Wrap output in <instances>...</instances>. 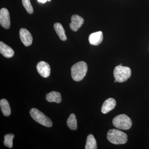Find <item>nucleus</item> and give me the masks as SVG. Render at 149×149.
Here are the masks:
<instances>
[{"label":"nucleus","mask_w":149,"mask_h":149,"mask_svg":"<svg viewBox=\"0 0 149 149\" xmlns=\"http://www.w3.org/2000/svg\"><path fill=\"white\" fill-rule=\"evenodd\" d=\"M88 65L85 62H78L72 65L71 68V76L76 82L83 80L88 71Z\"/></svg>","instance_id":"nucleus-1"},{"label":"nucleus","mask_w":149,"mask_h":149,"mask_svg":"<svg viewBox=\"0 0 149 149\" xmlns=\"http://www.w3.org/2000/svg\"><path fill=\"white\" fill-rule=\"evenodd\" d=\"M107 138L110 143L115 145L125 144L128 140V136L125 133L115 129L109 130Z\"/></svg>","instance_id":"nucleus-2"},{"label":"nucleus","mask_w":149,"mask_h":149,"mask_svg":"<svg viewBox=\"0 0 149 149\" xmlns=\"http://www.w3.org/2000/svg\"><path fill=\"white\" fill-rule=\"evenodd\" d=\"M131 75V69L128 67L118 65L115 68L113 76L115 79L119 83L125 82L130 78Z\"/></svg>","instance_id":"nucleus-3"},{"label":"nucleus","mask_w":149,"mask_h":149,"mask_svg":"<svg viewBox=\"0 0 149 149\" xmlns=\"http://www.w3.org/2000/svg\"><path fill=\"white\" fill-rule=\"evenodd\" d=\"M30 116L36 122L47 127L52 126L51 119L41 111L36 108H32L29 111Z\"/></svg>","instance_id":"nucleus-4"},{"label":"nucleus","mask_w":149,"mask_h":149,"mask_svg":"<svg viewBox=\"0 0 149 149\" xmlns=\"http://www.w3.org/2000/svg\"><path fill=\"white\" fill-rule=\"evenodd\" d=\"M112 123L116 128L127 130L132 126V120L126 115L122 114L117 116L113 120Z\"/></svg>","instance_id":"nucleus-5"},{"label":"nucleus","mask_w":149,"mask_h":149,"mask_svg":"<svg viewBox=\"0 0 149 149\" xmlns=\"http://www.w3.org/2000/svg\"><path fill=\"white\" fill-rule=\"evenodd\" d=\"M0 24L5 29H8L10 27V16L7 9L2 8L0 10Z\"/></svg>","instance_id":"nucleus-6"},{"label":"nucleus","mask_w":149,"mask_h":149,"mask_svg":"<svg viewBox=\"0 0 149 149\" xmlns=\"http://www.w3.org/2000/svg\"><path fill=\"white\" fill-rule=\"evenodd\" d=\"M37 69L38 73L45 78L49 77L50 74V66L46 62L41 61L38 63L37 65Z\"/></svg>","instance_id":"nucleus-7"},{"label":"nucleus","mask_w":149,"mask_h":149,"mask_svg":"<svg viewBox=\"0 0 149 149\" xmlns=\"http://www.w3.org/2000/svg\"><path fill=\"white\" fill-rule=\"evenodd\" d=\"M19 34L21 42L24 46L28 47L32 45L33 38L28 30L25 28H21L19 30Z\"/></svg>","instance_id":"nucleus-8"},{"label":"nucleus","mask_w":149,"mask_h":149,"mask_svg":"<svg viewBox=\"0 0 149 149\" xmlns=\"http://www.w3.org/2000/svg\"><path fill=\"white\" fill-rule=\"evenodd\" d=\"M71 23L70 27L74 32H76L80 29L84 22V19L77 15H73L71 17Z\"/></svg>","instance_id":"nucleus-9"},{"label":"nucleus","mask_w":149,"mask_h":149,"mask_svg":"<svg viewBox=\"0 0 149 149\" xmlns=\"http://www.w3.org/2000/svg\"><path fill=\"white\" fill-rule=\"evenodd\" d=\"M103 40V36L102 31L92 33L89 37V42L93 45H98L102 42Z\"/></svg>","instance_id":"nucleus-10"},{"label":"nucleus","mask_w":149,"mask_h":149,"mask_svg":"<svg viewBox=\"0 0 149 149\" xmlns=\"http://www.w3.org/2000/svg\"><path fill=\"white\" fill-rule=\"evenodd\" d=\"M116 105V101L114 99L110 98L104 102L102 107L101 111L106 114L114 108Z\"/></svg>","instance_id":"nucleus-11"},{"label":"nucleus","mask_w":149,"mask_h":149,"mask_svg":"<svg viewBox=\"0 0 149 149\" xmlns=\"http://www.w3.org/2000/svg\"><path fill=\"white\" fill-rule=\"evenodd\" d=\"M0 53L7 58L12 57L14 55L13 50L1 41L0 42Z\"/></svg>","instance_id":"nucleus-12"},{"label":"nucleus","mask_w":149,"mask_h":149,"mask_svg":"<svg viewBox=\"0 0 149 149\" xmlns=\"http://www.w3.org/2000/svg\"><path fill=\"white\" fill-rule=\"evenodd\" d=\"M46 99L47 100L50 102L60 103L62 101L61 94L58 92L52 91L46 95Z\"/></svg>","instance_id":"nucleus-13"},{"label":"nucleus","mask_w":149,"mask_h":149,"mask_svg":"<svg viewBox=\"0 0 149 149\" xmlns=\"http://www.w3.org/2000/svg\"><path fill=\"white\" fill-rule=\"evenodd\" d=\"M0 107L1 110L4 116H8L10 115L11 109L8 101L5 99H3L0 101Z\"/></svg>","instance_id":"nucleus-14"},{"label":"nucleus","mask_w":149,"mask_h":149,"mask_svg":"<svg viewBox=\"0 0 149 149\" xmlns=\"http://www.w3.org/2000/svg\"><path fill=\"white\" fill-rule=\"evenodd\" d=\"M54 28L60 39L62 41H66L67 38L65 35V31L64 28L62 24L59 23H55L54 24Z\"/></svg>","instance_id":"nucleus-15"},{"label":"nucleus","mask_w":149,"mask_h":149,"mask_svg":"<svg viewBox=\"0 0 149 149\" xmlns=\"http://www.w3.org/2000/svg\"><path fill=\"white\" fill-rule=\"evenodd\" d=\"M85 149H97V142L92 134H90L87 137L86 140Z\"/></svg>","instance_id":"nucleus-16"},{"label":"nucleus","mask_w":149,"mask_h":149,"mask_svg":"<svg viewBox=\"0 0 149 149\" xmlns=\"http://www.w3.org/2000/svg\"><path fill=\"white\" fill-rule=\"evenodd\" d=\"M67 124L71 130H76L77 129V120L75 114L72 113L70 115L67 121Z\"/></svg>","instance_id":"nucleus-17"},{"label":"nucleus","mask_w":149,"mask_h":149,"mask_svg":"<svg viewBox=\"0 0 149 149\" xmlns=\"http://www.w3.org/2000/svg\"><path fill=\"white\" fill-rule=\"evenodd\" d=\"M15 136L13 134H8L4 136L3 144L5 146L11 148L13 147V141Z\"/></svg>","instance_id":"nucleus-18"},{"label":"nucleus","mask_w":149,"mask_h":149,"mask_svg":"<svg viewBox=\"0 0 149 149\" xmlns=\"http://www.w3.org/2000/svg\"><path fill=\"white\" fill-rule=\"evenodd\" d=\"M22 5L27 12L30 14L33 13L34 10L32 7L30 0H22Z\"/></svg>","instance_id":"nucleus-19"},{"label":"nucleus","mask_w":149,"mask_h":149,"mask_svg":"<svg viewBox=\"0 0 149 149\" xmlns=\"http://www.w3.org/2000/svg\"><path fill=\"white\" fill-rule=\"evenodd\" d=\"M38 1L39 2L43 3H45L47 1V0H38Z\"/></svg>","instance_id":"nucleus-20"},{"label":"nucleus","mask_w":149,"mask_h":149,"mask_svg":"<svg viewBox=\"0 0 149 149\" xmlns=\"http://www.w3.org/2000/svg\"><path fill=\"white\" fill-rule=\"evenodd\" d=\"M117 82V81H116V80H114V83H116V82Z\"/></svg>","instance_id":"nucleus-21"},{"label":"nucleus","mask_w":149,"mask_h":149,"mask_svg":"<svg viewBox=\"0 0 149 149\" xmlns=\"http://www.w3.org/2000/svg\"><path fill=\"white\" fill-rule=\"evenodd\" d=\"M47 1H48L50 2L51 1V0H47Z\"/></svg>","instance_id":"nucleus-22"},{"label":"nucleus","mask_w":149,"mask_h":149,"mask_svg":"<svg viewBox=\"0 0 149 149\" xmlns=\"http://www.w3.org/2000/svg\"><path fill=\"white\" fill-rule=\"evenodd\" d=\"M119 65H122V64H119Z\"/></svg>","instance_id":"nucleus-23"}]
</instances>
